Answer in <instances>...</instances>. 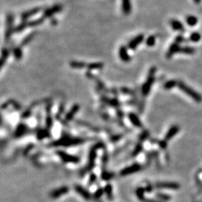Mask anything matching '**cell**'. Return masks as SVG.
Instances as JSON below:
<instances>
[{
    "label": "cell",
    "instance_id": "6da1fadb",
    "mask_svg": "<svg viewBox=\"0 0 202 202\" xmlns=\"http://www.w3.org/2000/svg\"><path fill=\"white\" fill-rule=\"evenodd\" d=\"M85 140L83 138L79 137H73V136H62L61 139L56 140L50 144L51 147H71L76 146V145H81L84 143Z\"/></svg>",
    "mask_w": 202,
    "mask_h": 202
},
{
    "label": "cell",
    "instance_id": "7a4b0ae2",
    "mask_svg": "<svg viewBox=\"0 0 202 202\" xmlns=\"http://www.w3.org/2000/svg\"><path fill=\"white\" fill-rule=\"evenodd\" d=\"M104 147V145L102 142H98L94 145L92 148H91L90 152H89L88 155V165H87L86 168L84 169L83 172V174H85L87 172H90L92 169L94 167V162H95L96 157H97V150L98 149L102 148Z\"/></svg>",
    "mask_w": 202,
    "mask_h": 202
},
{
    "label": "cell",
    "instance_id": "3957f363",
    "mask_svg": "<svg viewBox=\"0 0 202 202\" xmlns=\"http://www.w3.org/2000/svg\"><path fill=\"white\" fill-rule=\"evenodd\" d=\"M156 71V67H153L150 69L148 73V76H147L146 82L142 85L141 86V94L145 97L150 92V89H151V87L153 84L154 83V74Z\"/></svg>",
    "mask_w": 202,
    "mask_h": 202
},
{
    "label": "cell",
    "instance_id": "277c9868",
    "mask_svg": "<svg viewBox=\"0 0 202 202\" xmlns=\"http://www.w3.org/2000/svg\"><path fill=\"white\" fill-rule=\"evenodd\" d=\"M177 86L181 90L183 91L185 94H186L187 95L190 96V97H192L195 101L200 103L202 101V97L201 95H200L198 92H196L195 91H194L193 89L191 88L190 87H189L188 85H186L185 83H183V82L179 81L177 83Z\"/></svg>",
    "mask_w": 202,
    "mask_h": 202
},
{
    "label": "cell",
    "instance_id": "5b68a950",
    "mask_svg": "<svg viewBox=\"0 0 202 202\" xmlns=\"http://www.w3.org/2000/svg\"><path fill=\"white\" fill-rule=\"evenodd\" d=\"M14 16L12 14H8L6 16V30H5V41H9L11 38L15 27L14 26Z\"/></svg>",
    "mask_w": 202,
    "mask_h": 202
},
{
    "label": "cell",
    "instance_id": "8992f818",
    "mask_svg": "<svg viewBox=\"0 0 202 202\" xmlns=\"http://www.w3.org/2000/svg\"><path fill=\"white\" fill-rule=\"evenodd\" d=\"M56 154L59 156L64 163H77L79 162V158L77 156L69 154L63 151V150H57Z\"/></svg>",
    "mask_w": 202,
    "mask_h": 202
},
{
    "label": "cell",
    "instance_id": "52a82bcc",
    "mask_svg": "<svg viewBox=\"0 0 202 202\" xmlns=\"http://www.w3.org/2000/svg\"><path fill=\"white\" fill-rule=\"evenodd\" d=\"M141 168H142L141 165H140L139 163H133L132 165H129V166L125 167L124 168H123L122 170L120 172L119 174L121 176V177H125V176L130 175V174L140 172V171L141 170Z\"/></svg>",
    "mask_w": 202,
    "mask_h": 202
},
{
    "label": "cell",
    "instance_id": "ba28073f",
    "mask_svg": "<svg viewBox=\"0 0 202 202\" xmlns=\"http://www.w3.org/2000/svg\"><path fill=\"white\" fill-rule=\"evenodd\" d=\"M155 187L158 190H177L181 187L180 184L175 182H159L156 183Z\"/></svg>",
    "mask_w": 202,
    "mask_h": 202
},
{
    "label": "cell",
    "instance_id": "9c48e42d",
    "mask_svg": "<svg viewBox=\"0 0 202 202\" xmlns=\"http://www.w3.org/2000/svg\"><path fill=\"white\" fill-rule=\"evenodd\" d=\"M62 10V5L60 4H56L52 6L47 8L43 11V18H50L52 16L55 15L57 13H59Z\"/></svg>",
    "mask_w": 202,
    "mask_h": 202
},
{
    "label": "cell",
    "instance_id": "30bf717a",
    "mask_svg": "<svg viewBox=\"0 0 202 202\" xmlns=\"http://www.w3.org/2000/svg\"><path fill=\"white\" fill-rule=\"evenodd\" d=\"M69 190H70V188L67 186H63L59 187V188L56 189V190L51 191L50 193V197L52 198V199H57V198H59L61 196L68 193Z\"/></svg>",
    "mask_w": 202,
    "mask_h": 202
},
{
    "label": "cell",
    "instance_id": "8fae6325",
    "mask_svg": "<svg viewBox=\"0 0 202 202\" xmlns=\"http://www.w3.org/2000/svg\"><path fill=\"white\" fill-rule=\"evenodd\" d=\"M74 190L76 191V193L79 194L82 198H84L86 201H89V200L92 199V198L93 197V195L91 194V192L81 185L76 184L74 186Z\"/></svg>",
    "mask_w": 202,
    "mask_h": 202
},
{
    "label": "cell",
    "instance_id": "7c38bea8",
    "mask_svg": "<svg viewBox=\"0 0 202 202\" xmlns=\"http://www.w3.org/2000/svg\"><path fill=\"white\" fill-rule=\"evenodd\" d=\"M43 10L42 7H36V8H33L29 10H27L23 12L20 14V18L22 20H27L29 18L33 17V16L36 15L40 11Z\"/></svg>",
    "mask_w": 202,
    "mask_h": 202
},
{
    "label": "cell",
    "instance_id": "4fadbf2b",
    "mask_svg": "<svg viewBox=\"0 0 202 202\" xmlns=\"http://www.w3.org/2000/svg\"><path fill=\"white\" fill-rule=\"evenodd\" d=\"M144 39H145V34H138V35H136L133 39L131 40L130 42L128 43L127 47H128V48L130 49V50H136V47L139 46L140 43H142Z\"/></svg>",
    "mask_w": 202,
    "mask_h": 202
},
{
    "label": "cell",
    "instance_id": "5bb4252c",
    "mask_svg": "<svg viewBox=\"0 0 202 202\" xmlns=\"http://www.w3.org/2000/svg\"><path fill=\"white\" fill-rule=\"evenodd\" d=\"M79 109H80V106L79 104H74L73 105L71 108H70V110L67 112L66 114H65V121H66V122H69V121H72V120L74 119L75 114L79 112Z\"/></svg>",
    "mask_w": 202,
    "mask_h": 202
},
{
    "label": "cell",
    "instance_id": "9a60e30c",
    "mask_svg": "<svg viewBox=\"0 0 202 202\" xmlns=\"http://www.w3.org/2000/svg\"><path fill=\"white\" fill-rule=\"evenodd\" d=\"M118 55L123 62H129L131 60V58L127 52V48L125 46H121L118 50Z\"/></svg>",
    "mask_w": 202,
    "mask_h": 202
},
{
    "label": "cell",
    "instance_id": "2e32d148",
    "mask_svg": "<svg viewBox=\"0 0 202 202\" xmlns=\"http://www.w3.org/2000/svg\"><path fill=\"white\" fill-rule=\"evenodd\" d=\"M128 118H129V120H130V121L132 123V124L133 125V126H135L136 127H138V128H142L143 127L142 123H141V121H140L139 118L138 117L137 114L132 113V112H130V113H129L128 114Z\"/></svg>",
    "mask_w": 202,
    "mask_h": 202
},
{
    "label": "cell",
    "instance_id": "e0dca14e",
    "mask_svg": "<svg viewBox=\"0 0 202 202\" xmlns=\"http://www.w3.org/2000/svg\"><path fill=\"white\" fill-rule=\"evenodd\" d=\"M180 49H181V47H180L179 43L174 42L173 43L172 45H171L170 47H169L168 52L166 53V58L167 59H171L174 54H176L177 52H179Z\"/></svg>",
    "mask_w": 202,
    "mask_h": 202
},
{
    "label": "cell",
    "instance_id": "ac0fdd59",
    "mask_svg": "<svg viewBox=\"0 0 202 202\" xmlns=\"http://www.w3.org/2000/svg\"><path fill=\"white\" fill-rule=\"evenodd\" d=\"M180 127L177 125H173L172 127H170V129L168 130V132H166L165 136V141H169L170 139H172L176 134L179 132Z\"/></svg>",
    "mask_w": 202,
    "mask_h": 202
},
{
    "label": "cell",
    "instance_id": "d6986e66",
    "mask_svg": "<svg viewBox=\"0 0 202 202\" xmlns=\"http://www.w3.org/2000/svg\"><path fill=\"white\" fill-rule=\"evenodd\" d=\"M171 27L172 28L173 30L179 31V32H184V26H183V23L175 19H172L170 20Z\"/></svg>",
    "mask_w": 202,
    "mask_h": 202
},
{
    "label": "cell",
    "instance_id": "ffe728a7",
    "mask_svg": "<svg viewBox=\"0 0 202 202\" xmlns=\"http://www.w3.org/2000/svg\"><path fill=\"white\" fill-rule=\"evenodd\" d=\"M121 8H122V12L125 15H128L130 14L132 7H131L130 0H122L121 1Z\"/></svg>",
    "mask_w": 202,
    "mask_h": 202
},
{
    "label": "cell",
    "instance_id": "44dd1931",
    "mask_svg": "<svg viewBox=\"0 0 202 202\" xmlns=\"http://www.w3.org/2000/svg\"><path fill=\"white\" fill-rule=\"evenodd\" d=\"M27 130H28V128H27V127L25 124L21 123V124L18 125L15 130V132H14V136L16 138L21 137V136H23V135L25 134V132H27Z\"/></svg>",
    "mask_w": 202,
    "mask_h": 202
},
{
    "label": "cell",
    "instance_id": "7402d4cb",
    "mask_svg": "<svg viewBox=\"0 0 202 202\" xmlns=\"http://www.w3.org/2000/svg\"><path fill=\"white\" fill-rule=\"evenodd\" d=\"M102 101L103 103H106L109 105H111L112 107H114V108H117L120 105V102L118 101L116 98H113V99H110V98H106L105 97H102Z\"/></svg>",
    "mask_w": 202,
    "mask_h": 202
},
{
    "label": "cell",
    "instance_id": "603a6c76",
    "mask_svg": "<svg viewBox=\"0 0 202 202\" xmlns=\"http://www.w3.org/2000/svg\"><path fill=\"white\" fill-rule=\"evenodd\" d=\"M10 52L8 49L3 48L2 50V55H1V61H0V67L2 68V67L4 66V65L6 62L7 59H8Z\"/></svg>",
    "mask_w": 202,
    "mask_h": 202
},
{
    "label": "cell",
    "instance_id": "cb8c5ba5",
    "mask_svg": "<svg viewBox=\"0 0 202 202\" xmlns=\"http://www.w3.org/2000/svg\"><path fill=\"white\" fill-rule=\"evenodd\" d=\"M36 34H37V32H32V33L29 34L28 35L25 36V37L23 38V40H22V41L20 43V47L26 46L28 43H29L31 41H32V39L34 38V36L36 35Z\"/></svg>",
    "mask_w": 202,
    "mask_h": 202
},
{
    "label": "cell",
    "instance_id": "d4e9b609",
    "mask_svg": "<svg viewBox=\"0 0 202 202\" xmlns=\"http://www.w3.org/2000/svg\"><path fill=\"white\" fill-rule=\"evenodd\" d=\"M27 27H29V21L22 20L21 23L15 27L14 32H16V33H20V32H23V31H24Z\"/></svg>",
    "mask_w": 202,
    "mask_h": 202
},
{
    "label": "cell",
    "instance_id": "484cf974",
    "mask_svg": "<svg viewBox=\"0 0 202 202\" xmlns=\"http://www.w3.org/2000/svg\"><path fill=\"white\" fill-rule=\"evenodd\" d=\"M69 65H70V67L74 69H82L84 68L85 67H87V65L84 61H75V60H74V61H70Z\"/></svg>",
    "mask_w": 202,
    "mask_h": 202
},
{
    "label": "cell",
    "instance_id": "4316f807",
    "mask_svg": "<svg viewBox=\"0 0 202 202\" xmlns=\"http://www.w3.org/2000/svg\"><path fill=\"white\" fill-rule=\"evenodd\" d=\"M104 67V65L102 62H93L90 63L88 65H87V68L88 69V70H100L102 69Z\"/></svg>",
    "mask_w": 202,
    "mask_h": 202
},
{
    "label": "cell",
    "instance_id": "83f0119b",
    "mask_svg": "<svg viewBox=\"0 0 202 202\" xmlns=\"http://www.w3.org/2000/svg\"><path fill=\"white\" fill-rule=\"evenodd\" d=\"M104 192L106 195V197L110 200H112L113 198V190H112V186L110 183H108L104 187Z\"/></svg>",
    "mask_w": 202,
    "mask_h": 202
},
{
    "label": "cell",
    "instance_id": "f1b7e54d",
    "mask_svg": "<svg viewBox=\"0 0 202 202\" xmlns=\"http://www.w3.org/2000/svg\"><path fill=\"white\" fill-rule=\"evenodd\" d=\"M186 23L190 26H195L198 23V19L195 16L193 15H190L187 16L186 18Z\"/></svg>",
    "mask_w": 202,
    "mask_h": 202
},
{
    "label": "cell",
    "instance_id": "f546056e",
    "mask_svg": "<svg viewBox=\"0 0 202 202\" xmlns=\"http://www.w3.org/2000/svg\"><path fill=\"white\" fill-rule=\"evenodd\" d=\"M44 20L45 18H43L42 17L38 18V19L32 20L29 21V27H36L38 26V25H41L42 23H43V22H44Z\"/></svg>",
    "mask_w": 202,
    "mask_h": 202
},
{
    "label": "cell",
    "instance_id": "4dcf8cb0",
    "mask_svg": "<svg viewBox=\"0 0 202 202\" xmlns=\"http://www.w3.org/2000/svg\"><path fill=\"white\" fill-rule=\"evenodd\" d=\"M146 192L145 191V187H139V188L136 189V197L139 198V201H142L144 198H145V193Z\"/></svg>",
    "mask_w": 202,
    "mask_h": 202
},
{
    "label": "cell",
    "instance_id": "1f68e13d",
    "mask_svg": "<svg viewBox=\"0 0 202 202\" xmlns=\"http://www.w3.org/2000/svg\"><path fill=\"white\" fill-rule=\"evenodd\" d=\"M179 52H181V53L183 54H187V55H192V54H194L195 52V49L190 47H181Z\"/></svg>",
    "mask_w": 202,
    "mask_h": 202
},
{
    "label": "cell",
    "instance_id": "d6a6232c",
    "mask_svg": "<svg viewBox=\"0 0 202 202\" xmlns=\"http://www.w3.org/2000/svg\"><path fill=\"white\" fill-rule=\"evenodd\" d=\"M142 150H143V147H142V145H141V142H139L136 145V147H134L131 156H132V157H136V156H137L142 151Z\"/></svg>",
    "mask_w": 202,
    "mask_h": 202
},
{
    "label": "cell",
    "instance_id": "836d02e7",
    "mask_svg": "<svg viewBox=\"0 0 202 202\" xmlns=\"http://www.w3.org/2000/svg\"><path fill=\"white\" fill-rule=\"evenodd\" d=\"M114 177V174L112 172H107V171H103L101 174V178L105 181H108L112 179Z\"/></svg>",
    "mask_w": 202,
    "mask_h": 202
},
{
    "label": "cell",
    "instance_id": "e575fe53",
    "mask_svg": "<svg viewBox=\"0 0 202 202\" xmlns=\"http://www.w3.org/2000/svg\"><path fill=\"white\" fill-rule=\"evenodd\" d=\"M13 54H14L15 59L20 60L22 57H23V52H22L21 47H17L14 48V50H13Z\"/></svg>",
    "mask_w": 202,
    "mask_h": 202
},
{
    "label": "cell",
    "instance_id": "d590c367",
    "mask_svg": "<svg viewBox=\"0 0 202 202\" xmlns=\"http://www.w3.org/2000/svg\"><path fill=\"white\" fill-rule=\"evenodd\" d=\"M156 198L161 201H169L171 199H172V197L168 195H166L165 193H162V192H157L156 194Z\"/></svg>",
    "mask_w": 202,
    "mask_h": 202
},
{
    "label": "cell",
    "instance_id": "8d00e7d4",
    "mask_svg": "<svg viewBox=\"0 0 202 202\" xmlns=\"http://www.w3.org/2000/svg\"><path fill=\"white\" fill-rule=\"evenodd\" d=\"M48 131L46 130H39L37 132V138L39 140H42L47 137H50Z\"/></svg>",
    "mask_w": 202,
    "mask_h": 202
},
{
    "label": "cell",
    "instance_id": "74e56055",
    "mask_svg": "<svg viewBox=\"0 0 202 202\" xmlns=\"http://www.w3.org/2000/svg\"><path fill=\"white\" fill-rule=\"evenodd\" d=\"M176 85H177V82H176L175 80H169V81H167L166 83H165V84L163 85V88L165 90H170V89L175 87Z\"/></svg>",
    "mask_w": 202,
    "mask_h": 202
},
{
    "label": "cell",
    "instance_id": "f35d334b",
    "mask_svg": "<svg viewBox=\"0 0 202 202\" xmlns=\"http://www.w3.org/2000/svg\"><path fill=\"white\" fill-rule=\"evenodd\" d=\"M201 34L199 33V32H192V34H190V40L191 41H192V42H198V41H200V40H201Z\"/></svg>",
    "mask_w": 202,
    "mask_h": 202
},
{
    "label": "cell",
    "instance_id": "ab89813d",
    "mask_svg": "<svg viewBox=\"0 0 202 202\" xmlns=\"http://www.w3.org/2000/svg\"><path fill=\"white\" fill-rule=\"evenodd\" d=\"M103 194H105L104 188H98L97 190L94 192V195H93V198H94V199L98 200L103 195Z\"/></svg>",
    "mask_w": 202,
    "mask_h": 202
},
{
    "label": "cell",
    "instance_id": "60d3db41",
    "mask_svg": "<svg viewBox=\"0 0 202 202\" xmlns=\"http://www.w3.org/2000/svg\"><path fill=\"white\" fill-rule=\"evenodd\" d=\"M156 43V37L154 35H150L146 39V45L147 47H154Z\"/></svg>",
    "mask_w": 202,
    "mask_h": 202
},
{
    "label": "cell",
    "instance_id": "b9f144b4",
    "mask_svg": "<svg viewBox=\"0 0 202 202\" xmlns=\"http://www.w3.org/2000/svg\"><path fill=\"white\" fill-rule=\"evenodd\" d=\"M149 136V132L147 130H144L142 132H141V134H140V136H139V141H140V142H141V141H145V139H147V137H148Z\"/></svg>",
    "mask_w": 202,
    "mask_h": 202
},
{
    "label": "cell",
    "instance_id": "7bdbcfd3",
    "mask_svg": "<svg viewBox=\"0 0 202 202\" xmlns=\"http://www.w3.org/2000/svg\"><path fill=\"white\" fill-rule=\"evenodd\" d=\"M52 124H53V121H52V118H51L50 115L47 116L46 118V126L47 130H50L51 127H52Z\"/></svg>",
    "mask_w": 202,
    "mask_h": 202
},
{
    "label": "cell",
    "instance_id": "ee69618b",
    "mask_svg": "<svg viewBox=\"0 0 202 202\" xmlns=\"http://www.w3.org/2000/svg\"><path fill=\"white\" fill-rule=\"evenodd\" d=\"M31 113H32V107H31V108L29 107V108L27 109L26 110L23 112V114H21V118H23V119H26V118L29 117Z\"/></svg>",
    "mask_w": 202,
    "mask_h": 202
},
{
    "label": "cell",
    "instance_id": "f6af8a7d",
    "mask_svg": "<svg viewBox=\"0 0 202 202\" xmlns=\"http://www.w3.org/2000/svg\"><path fill=\"white\" fill-rule=\"evenodd\" d=\"M123 137V134H117V135H114L112 136V137L110 138V140L112 142H117V141H119L121 138Z\"/></svg>",
    "mask_w": 202,
    "mask_h": 202
},
{
    "label": "cell",
    "instance_id": "bcb514c9",
    "mask_svg": "<svg viewBox=\"0 0 202 202\" xmlns=\"http://www.w3.org/2000/svg\"><path fill=\"white\" fill-rule=\"evenodd\" d=\"M121 92L123 93V94H127V95H132L133 94V92L130 88H127V87H122L121 88Z\"/></svg>",
    "mask_w": 202,
    "mask_h": 202
},
{
    "label": "cell",
    "instance_id": "7dc6e473",
    "mask_svg": "<svg viewBox=\"0 0 202 202\" xmlns=\"http://www.w3.org/2000/svg\"><path fill=\"white\" fill-rule=\"evenodd\" d=\"M96 181H97V175L95 174H94V173L91 174L90 177H89L88 180V185H92L93 183H95Z\"/></svg>",
    "mask_w": 202,
    "mask_h": 202
},
{
    "label": "cell",
    "instance_id": "c3c4849f",
    "mask_svg": "<svg viewBox=\"0 0 202 202\" xmlns=\"http://www.w3.org/2000/svg\"><path fill=\"white\" fill-rule=\"evenodd\" d=\"M159 146L160 147V148L162 149H165L168 146V143H167V141L165 140H163V141H159Z\"/></svg>",
    "mask_w": 202,
    "mask_h": 202
},
{
    "label": "cell",
    "instance_id": "681fc988",
    "mask_svg": "<svg viewBox=\"0 0 202 202\" xmlns=\"http://www.w3.org/2000/svg\"><path fill=\"white\" fill-rule=\"evenodd\" d=\"M142 202H163L159 201V199H154V198H148L145 197L144 199L141 201Z\"/></svg>",
    "mask_w": 202,
    "mask_h": 202
},
{
    "label": "cell",
    "instance_id": "f907efd6",
    "mask_svg": "<svg viewBox=\"0 0 202 202\" xmlns=\"http://www.w3.org/2000/svg\"><path fill=\"white\" fill-rule=\"evenodd\" d=\"M11 104L13 105V106L14 107V108L16 109V110H20L21 109V105L19 104V103H17V101H11Z\"/></svg>",
    "mask_w": 202,
    "mask_h": 202
},
{
    "label": "cell",
    "instance_id": "816d5d0a",
    "mask_svg": "<svg viewBox=\"0 0 202 202\" xmlns=\"http://www.w3.org/2000/svg\"><path fill=\"white\" fill-rule=\"evenodd\" d=\"M184 41V38L183 37V36L181 35V34H180V35H178L177 38H175V42L177 43H181L183 42V41Z\"/></svg>",
    "mask_w": 202,
    "mask_h": 202
},
{
    "label": "cell",
    "instance_id": "f5cc1de1",
    "mask_svg": "<svg viewBox=\"0 0 202 202\" xmlns=\"http://www.w3.org/2000/svg\"><path fill=\"white\" fill-rule=\"evenodd\" d=\"M145 191H146V192H151L153 190H154V187H153V186L151 184H147L146 186L145 187Z\"/></svg>",
    "mask_w": 202,
    "mask_h": 202
},
{
    "label": "cell",
    "instance_id": "db71d44e",
    "mask_svg": "<svg viewBox=\"0 0 202 202\" xmlns=\"http://www.w3.org/2000/svg\"><path fill=\"white\" fill-rule=\"evenodd\" d=\"M107 161H108V156H107L106 154H104V155H103V164H105V163H106Z\"/></svg>",
    "mask_w": 202,
    "mask_h": 202
},
{
    "label": "cell",
    "instance_id": "11a10c76",
    "mask_svg": "<svg viewBox=\"0 0 202 202\" xmlns=\"http://www.w3.org/2000/svg\"><path fill=\"white\" fill-rule=\"evenodd\" d=\"M58 23V21H57V20L56 19H52L51 20V24H52V25H56V24H57Z\"/></svg>",
    "mask_w": 202,
    "mask_h": 202
},
{
    "label": "cell",
    "instance_id": "9f6ffc18",
    "mask_svg": "<svg viewBox=\"0 0 202 202\" xmlns=\"http://www.w3.org/2000/svg\"><path fill=\"white\" fill-rule=\"evenodd\" d=\"M194 1V2L195 3V4H200V3H201V0H193Z\"/></svg>",
    "mask_w": 202,
    "mask_h": 202
}]
</instances>
